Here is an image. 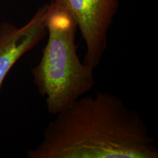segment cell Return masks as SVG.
Returning <instances> with one entry per match:
<instances>
[{"instance_id":"6da1fadb","label":"cell","mask_w":158,"mask_h":158,"mask_svg":"<svg viewBox=\"0 0 158 158\" xmlns=\"http://www.w3.org/2000/svg\"><path fill=\"white\" fill-rule=\"evenodd\" d=\"M28 158H158L155 138L135 110L114 94L78 99L43 131Z\"/></svg>"},{"instance_id":"7a4b0ae2","label":"cell","mask_w":158,"mask_h":158,"mask_svg":"<svg viewBox=\"0 0 158 158\" xmlns=\"http://www.w3.org/2000/svg\"><path fill=\"white\" fill-rule=\"evenodd\" d=\"M48 37L40 62L31 70L33 81L44 97L49 114L56 115L94 87L92 69L77 54L78 26L68 12L48 4Z\"/></svg>"},{"instance_id":"3957f363","label":"cell","mask_w":158,"mask_h":158,"mask_svg":"<svg viewBox=\"0 0 158 158\" xmlns=\"http://www.w3.org/2000/svg\"><path fill=\"white\" fill-rule=\"evenodd\" d=\"M76 20L86 45L83 62L98 67L107 48L110 27L117 13L118 0H50Z\"/></svg>"},{"instance_id":"277c9868","label":"cell","mask_w":158,"mask_h":158,"mask_svg":"<svg viewBox=\"0 0 158 158\" xmlns=\"http://www.w3.org/2000/svg\"><path fill=\"white\" fill-rule=\"evenodd\" d=\"M48 9V4L40 7L28 22L20 28L7 22L0 24V89L17 61L45 37Z\"/></svg>"}]
</instances>
